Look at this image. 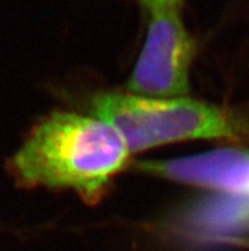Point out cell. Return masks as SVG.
<instances>
[{"mask_svg":"<svg viewBox=\"0 0 249 251\" xmlns=\"http://www.w3.org/2000/svg\"><path fill=\"white\" fill-rule=\"evenodd\" d=\"M130 154L122 135L106 121L55 111L32 129L8 169L21 186L69 189L94 203Z\"/></svg>","mask_w":249,"mask_h":251,"instance_id":"1","label":"cell"},{"mask_svg":"<svg viewBox=\"0 0 249 251\" xmlns=\"http://www.w3.org/2000/svg\"><path fill=\"white\" fill-rule=\"evenodd\" d=\"M93 116L122 135L130 153L191 139H234L235 121L221 108L188 97L159 99L106 92L91 100Z\"/></svg>","mask_w":249,"mask_h":251,"instance_id":"2","label":"cell"},{"mask_svg":"<svg viewBox=\"0 0 249 251\" xmlns=\"http://www.w3.org/2000/svg\"><path fill=\"white\" fill-rule=\"evenodd\" d=\"M195 51V40L180 12L153 13L127 89L145 97H184L189 91V69Z\"/></svg>","mask_w":249,"mask_h":251,"instance_id":"3","label":"cell"},{"mask_svg":"<svg viewBox=\"0 0 249 251\" xmlns=\"http://www.w3.org/2000/svg\"><path fill=\"white\" fill-rule=\"evenodd\" d=\"M142 169L176 181L249 195V152L221 150L202 156L150 162Z\"/></svg>","mask_w":249,"mask_h":251,"instance_id":"4","label":"cell"},{"mask_svg":"<svg viewBox=\"0 0 249 251\" xmlns=\"http://www.w3.org/2000/svg\"><path fill=\"white\" fill-rule=\"evenodd\" d=\"M150 14L158 12H180L183 0H139Z\"/></svg>","mask_w":249,"mask_h":251,"instance_id":"5","label":"cell"}]
</instances>
